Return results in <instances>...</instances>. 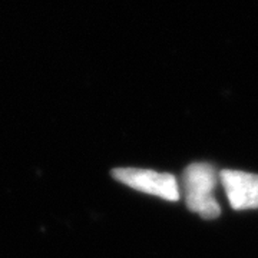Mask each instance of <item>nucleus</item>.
<instances>
[{"instance_id":"nucleus-3","label":"nucleus","mask_w":258,"mask_h":258,"mask_svg":"<svg viewBox=\"0 0 258 258\" xmlns=\"http://www.w3.org/2000/svg\"><path fill=\"white\" fill-rule=\"evenodd\" d=\"M220 181L234 210H257L258 175L244 171L224 169L220 172Z\"/></svg>"},{"instance_id":"nucleus-1","label":"nucleus","mask_w":258,"mask_h":258,"mask_svg":"<svg viewBox=\"0 0 258 258\" xmlns=\"http://www.w3.org/2000/svg\"><path fill=\"white\" fill-rule=\"evenodd\" d=\"M218 181L220 172L208 162H194L186 166L182 174V186L188 210L205 220L220 217L221 208L214 197Z\"/></svg>"},{"instance_id":"nucleus-2","label":"nucleus","mask_w":258,"mask_h":258,"mask_svg":"<svg viewBox=\"0 0 258 258\" xmlns=\"http://www.w3.org/2000/svg\"><path fill=\"white\" fill-rule=\"evenodd\" d=\"M112 176L120 184L137 189L139 192L155 195L166 201L179 200L178 182L172 174L141 168H115L112 169Z\"/></svg>"}]
</instances>
